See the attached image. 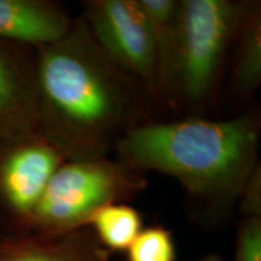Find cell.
Listing matches in <instances>:
<instances>
[{
	"label": "cell",
	"mask_w": 261,
	"mask_h": 261,
	"mask_svg": "<svg viewBox=\"0 0 261 261\" xmlns=\"http://www.w3.org/2000/svg\"><path fill=\"white\" fill-rule=\"evenodd\" d=\"M39 132L67 160L109 156L119 140L154 121L140 87L98 45L83 16L37 48Z\"/></svg>",
	"instance_id": "6da1fadb"
},
{
	"label": "cell",
	"mask_w": 261,
	"mask_h": 261,
	"mask_svg": "<svg viewBox=\"0 0 261 261\" xmlns=\"http://www.w3.org/2000/svg\"><path fill=\"white\" fill-rule=\"evenodd\" d=\"M260 130L255 112L227 120H154L127 133L113 152L140 172L175 178L194 200L210 208L228 210L260 165Z\"/></svg>",
	"instance_id": "7a4b0ae2"
},
{
	"label": "cell",
	"mask_w": 261,
	"mask_h": 261,
	"mask_svg": "<svg viewBox=\"0 0 261 261\" xmlns=\"http://www.w3.org/2000/svg\"><path fill=\"white\" fill-rule=\"evenodd\" d=\"M249 0H180L171 109L201 112L213 103Z\"/></svg>",
	"instance_id": "3957f363"
},
{
	"label": "cell",
	"mask_w": 261,
	"mask_h": 261,
	"mask_svg": "<svg viewBox=\"0 0 261 261\" xmlns=\"http://www.w3.org/2000/svg\"><path fill=\"white\" fill-rule=\"evenodd\" d=\"M146 185L144 172L109 156L67 160L52 175L27 223L41 232L87 226L98 210L126 203Z\"/></svg>",
	"instance_id": "277c9868"
},
{
	"label": "cell",
	"mask_w": 261,
	"mask_h": 261,
	"mask_svg": "<svg viewBox=\"0 0 261 261\" xmlns=\"http://www.w3.org/2000/svg\"><path fill=\"white\" fill-rule=\"evenodd\" d=\"M103 51L161 107L151 31L136 0H89L81 15Z\"/></svg>",
	"instance_id": "5b68a950"
},
{
	"label": "cell",
	"mask_w": 261,
	"mask_h": 261,
	"mask_svg": "<svg viewBox=\"0 0 261 261\" xmlns=\"http://www.w3.org/2000/svg\"><path fill=\"white\" fill-rule=\"evenodd\" d=\"M63 152L40 132L0 144V201L27 223L58 167Z\"/></svg>",
	"instance_id": "8992f818"
},
{
	"label": "cell",
	"mask_w": 261,
	"mask_h": 261,
	"mask_svg": "<svg viewBox=\"0 0 261 261\" xmlns=\"http://www.w3.org/2000/svg\"><path fill=\"white\" fill-rule=\"evenodd\" d=\"M37 132V48L0 40V144Z\"/></svg>",
	"instance_id": "52a82bcc"
},
{
	"label": "cell",
	"mask_w": 261,
	"mask_h": 261,
	"mask_svg": "<svg viewBox=\"0 0 261 261\" xmlns=\"http://www.w3.org/2000/svg\"><path fill=\"white\" fill-rule=\"evenodd\" d=\"M74 21L57 2L0 0V40L33 48L47 46L64 38Z\"/></svg>",
	"instance_id": "ba28073f"
},
{
	"label": "cell",
	"mask_w": 261,
	"mask_h": 261,
	"mask_svg": "<svg viewBox=\"0 0 261 261\" xmlns=\"http://www.w3.org/2000/svg\"><path fill=\"white\" fill-rule=\"evenodd\" d=\"M0 261H110L108 250L89 226L42 232L41 238L8 244L0 249Z\"/></svg>",
	"instance_id": "9c48e42d"
},
{
	"label": "cell",
	"mask_w": 261,
	"mask_h": 261,
	"mask_svg": "<svg viewBox=\"0 0 261 261\" xmlns=\"http://www.w3.org/2000/svg\"><path fill=\"white\" fill-rule=\"evenodd\" d=\"M230 96L236 106L246 103L261 84V3L249 2L231 47Z\"/></svg>",
	"instance_id": "30bf717a"
},
{
	"label": "cell",
	"mask_w": 261,
	"mask_h": 261,
	"mask_svg": "<svg viewBox=\"0 0 261 261\" xmlns=\"http://www.w3.org/2000/svg\"><path fill=\"white\" fill-rule=\"evenodd\" d=\"M144 14L154 41L161 107L171 109V94L180 0H136Z\"/></svg>",
	"instance_id": "8fae6325"
},
{
	"label": "cell",
	"mask_w": 261,
	"mask_h": 261,
	"mask_svg": "<svg viewBox=\"0 0 261 261\" xmlns=\"http://www.w3.org/2000/svg\"><path fill=\"white\" fill-rule=\"evenodd\" d=\"M98 242L109 250H127L140 231L143 221L139 212L127 203L104 205L87 224Z\"/></svg>",
	"instance_id": "7c38bea8"
},
{
	"label": "cell",
	"mask_w": 261,
	"mask_h": 261,
	"mask_svg": "<svg viewBox=\"0 0 261 261\" xmlns=\"http://www.w3.org/2000/svg\"><path fill=\"white\" fill-rule=\"evenodd\" d=\"M128 261H175L171 231L162 226L143 228L128 249Z\"/></svg>",
	"instance_id": "4fadbf2b"
},
{
	"label": "cell",
	"mask_w": 261,
	"mask_h": 261,
	"mask_svg": "<svg viewBox=\"0 0 261 261\" xmlns=\"http://www.w3.org/2000/svg\"><path fill=\"white\" fill-rule=\"evenodd\" d=\"M233 261H261V217H246L241 220Z\"/></svg>",
	"instance_id": "5bb4252c"
},
{
	"label": "cell",
	"mask_w": 261,
	"mask_h": 261,
	"mask_svg": "<svg viewBox=\"0 0 261 261\" xmlns=\"http://www.w3.org/2000/svg\"><path fill=\"white\" fill-rule=\"evenodd\" d=\"M240 207L243 218L246 217H261V167L256 166L246 187L243 188L240 196Z\"/></svg>",
	"instance_id": "9a60e30c"
},
{
	"label": "cell",
	"mask_w": 261,
	"mask_h": 261,
	"mask_svg": "<svg viewBox=\"0 0 261 261\" xmlns=\"http://www.w3.org/2000/svg\"><path fill=\"white\" fill-rule=\"evenodd\" d=\"M197 261H223V257H221L219 254H207V255H204L203 257H201V259H198Z\"/></svg>",
	"instance_id": "2e32d148"
}]
</instances>
